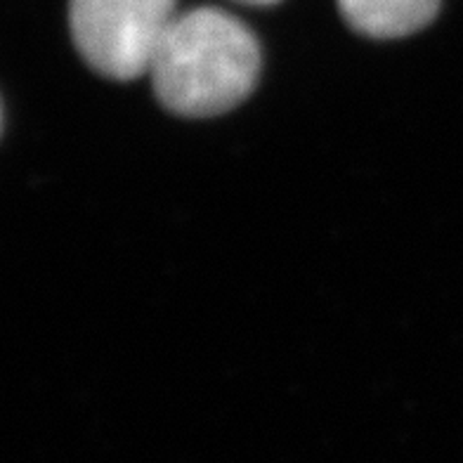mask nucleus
<instances>
[{"instance_id": "1", "label": "nucleus", "mask_w": 463, "mask_h": 463, "mask_svg": "<svg viewBox=\"0 0 463 463\" xmlns=\"http://www.w3.org/2000/svg\"><path fill=\"white\" fill-rule=\"evenodd\" d=\"M149 73L165 109L206 118L234 109L253 90L260 48L237 17L196 7L173 19Z\"/></svg>"}, {"instance_id": "2", "label": "nucleus", "mask_w": 463, "mask_h": 463, "mask_svg": "<svg viewBox=\"0 0 463 463\" xmlns=\"http://www.w3.org/2000/svg\"><path fill=\"white\" fill-rule=\"evenodd\" d=\"M175 17V0H69L73 45L92 71L114 80L149 73Z\"/></svg>"}, {"instance_id": "3", "label": "nucleus", "mask_w": 463, "mask_h": 463, "mask_svg": "<svg viewBox=\"0 0 463 463\" xmlns=\"http://www.w3.org/2000/svg\"><path fill=\"white\" fill-rule=\"evenodd\" d=\"M343 19L357 33L372 38H402L438 17L439 0H338Z\"/></svg>"}, {"instance_id": "4", "label": "nucleus", "mask_w": 463, "mask_h": 463, "mask_svg": "<svg viewBox=\"0 0 463 463\" xmlns=\"http://www.w3.org/2000/svg\"><path fill=\"white\" fill-rule=\"evenodd\" d=\"M237 3H246V5H275V3H279V0H237Z\"/></svg>"}]
</instances>
